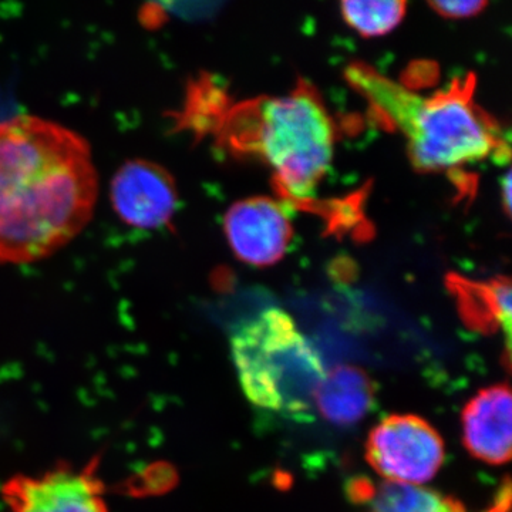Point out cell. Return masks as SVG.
Instances as JSON below:
<instances>
[{
	"instance_id": "1",
	"label": "cell",
	"mask_w": 512,
	"mask_h": 512,
	"mask_svg": "<svg viewBox=\"0 0 512 512\" xmlns=\"http://www.w3.org/2000/svg\"><path fill=\"white\" fill-rule=\"evenodd\" d=\"M97 195L86 138L28 114L0 121V264L55 254L92 220Z\"/></svg>"
},
{
	"instance_id": "2",
	"label": "cell",
	"mask_w": 512,
	"mask_h": 512,
	"mask_svg": "<svg viewBox=\"0 0 512 512\" xmlns=\"http://www.w3.org/2000/svg\"><path fill=\"white\" fill-rule=\"evenodd\" d=\"M346 79L377 116L403 134L417 170L456 171L490 157H510L500 126L474 101L471 76L433 96L414 93L363 63L352 64Z\"/></svg>"
},
{
	"instance_id": "3",
	"label": "cell",
	"mask_w": 512,
	"mask_h": 512,
	"mask_svg": "<svg viewBox=\"0 0 512 512\" xmlns=\"http://www.w3.org/2000/svg\"><path fill=\"white\" fill-rule=\"evenodd\" d=\"M215 133L225 150L268 164L279 192L295 202L316 197L335 153V126L309 87L237 104Z\"/></svg>"
},
{
	"instance_id": "4",
	"label": "cell",
	"mask_w": 512,
	"mask_h": 512,
	"mask_svg": "<svg viewBox=\"0 0 512 512\" xmlns=\"http://www.w3.org/2000/svg\"><path fill=\"white\" fill-rule=\"evenodd\" d=\"M231 352L254 406L286 416L311 412L325 367L291 315L272 308L242 323L232 335Z\"/></svg>"
},
{
	"instance_id": "5",
	"label": "cell",
	"mask_w": 512,
	"mask_h": 512,
	"mask_svg": "<svg viewBox=\"0 0 512 512\" xmlns=\"http://www.w3.org/2000/svg\"><path fill=\"white\" fill-rule=\"evenodd\" d=\"M366 460L387 481L419 485L443 466L444 441L421 417L394 414L370 431Z\"/></svg>"
},
{
	"instance_id": "6",
	"label": "cell",
	"mask_w": 512,
	"mask_h": 512,
	"mask_svg": "<svg viewBox=\"0 0 512 512\" xmlns=\"http://www.w3.org/2000/svg\"><path fill=\"white\" fill-rule=\"evenodd\" d=\"M94 467L57 468L39 477H13L3 485L10 512H109Z\"/></svg>"
},
{
	"instance_id": "7",
	"label": "cell",
	"mask_w": 512,
	"mask_h": 512,
	"mask_svg": "<svg viewBox=\"0 0 512 512\" xmlns=\"http://www.w3.org/2000/svg\"><path fill=\"white\" fill-rule=\"evenodd\" d=\"M110 200L120 220L130 227L157 229L167 225L177 211V185L163 165L130 160L114 174Z\"/></svg>"
},
{
	"instance_id": "8",
	"label": "cell",
	"mask_w": 512,
	"mask_h": 512,
	"mask_svg": "<svg viewBox=\"0 0 512 512\" xmlns=\"http://www.w3.org/2000/svg\"><path fill=\"white\" fill-rule=\"evenodd\" d=\"M232 252L248 265L271 266L284 258L291 244V215L268 197L247 198L229 208L224 221Z\"/></svg>"
},
{
	"instance_id": "9",
	"label": "cell",
	"mask_w": 512,
	"mask_h": 512,
	"mask_svg": "<svg viewBox=\"0 0 512 512\" xmlns=\"http://www.w3.org/2000/svg\"><path fill=\"white\" fill-rule=\"evenodd\" d=\"M508 384L481 390L467 403L463 417V439L471 456L493 466L511 458L512 406Z\"/></svg>"
},
{
	"instance_id": "10",
	"label": "cell",
	"mask_w": 512,
	"mask_h": 512,
	"mask_svg": "<svg viewBox=\"0 0 512 512\" xmlns=\"http://www.w3.org/2000/svg\"><path fill=\"white\" fill-rule=\"evenodd\" d=\"M375 400L376 387L365 370L338 366L320 383L313 404L329 423L352 426L365 419Z\"/></svg>"
},
{
	"instance_id": "11",
	"label": "cell",
	"mask_w": 512,
	"mask_h": 512,
	"mask_svg": "<svg viewBox=\"0 0 512 512\" xmlns=\"http://www.w3.org/2000/svg\"><path fill=\"white\" fill-rule=\"evenodd\" d=\"M454 289L461 315L470 328L480 332L503 329L510 352L511 342V284L507 278H497L488 284H473L454 278Z\"/></svg>"
},
{
	"instance_id": "12",
	"label": "cell",
	"mask_w": 512,
	"mask_h": 512,
	"mask_svg": "<svg viewBox=\"0 0 512 512\" xmlns=\"http://www.w3.org/2000/svg\"><path fill=\"white\" fill-rule=\"evenodd\" d=\"M365 504L370 512H466L460 501L437 491L394 481L373 484Z\"/></svg>"
},
{
	"instance_id": "13",
	"label": "cell",
	"mask_w": 512,
	"mask_h": 512,
	"mask_svg": "<svg viewBox=\"0 0 512 512\" xmlns=\"http://www.w3.org/2000/svg\"><path fill=\"white\" fill-rule=\"evenodd\" d=\"M225 111L227 97L217 84L204 76L188 86L183 110L174 117L178 128L194 131L201 136L208 131H217Z\"/></svg>"
},
{
	"instance_id": "14",
	"label": "cell",
	"mask_w": 512,
	"mask_h": 512,
	"mask_svg": "<svg viewBox=\"0 0 512 512\" xmlns=\"http://www.w3.org/2000/svg\"><path fill=\"white\" fill-rule=\"evenodd\" d=\"M342 16L362 36L387 35L406 15V2H343Z\"/></svg>"
},
{
	"instance_id": "15",
	"label": "cell",
	"mask_w": 512,
	"mask_h": 512,
	"mask_svg": "<svg viewBox=\"0 0 512 512\" xmlns=\"http://www.w3.org/2000/svg\"><path fill=\"white\" fill-rule=\"evenodd\" d=\"M430 6L446 18L463 19L477 15L487 6V3L481 0H457V2H433Z\"/></svg>"
},
{
	"instance_id": "16",
	"label": "cell",
	"mask_w": 512,
	"mask_h": 512,
	"mask_svg": "<svg viewBox=\"0 0 512 512\" xmlns=\"http://www.w3.org/2000/svg\"><path fill=\"white\" fill-rule=\"evenodd\" d=\"M511 510V484L510 480H505L498 491L495 503L490 510L484 512H510Z\"/></svg>"
},
{
	"instance_id": "17",
	"label": "cell",
	"mask_w": 512,
	"mask_h": 512,
	"mask_svg": "<svg viewBox=\"0 0 512 512\" xmlns=\"http://www.w3.org/2000/svg\"><path fill=\"white\" fill-rule=\"evenodd\" d=\"M501 191H503L504 208L507 214L511 212V173L508 171L503 180H501Z\"/></svg>"
}]
</instances>
